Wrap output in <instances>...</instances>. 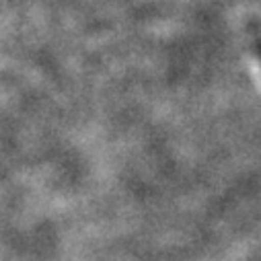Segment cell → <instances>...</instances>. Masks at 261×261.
Returning <instances> with one entry per match:
<instances>
[]
</instances>
